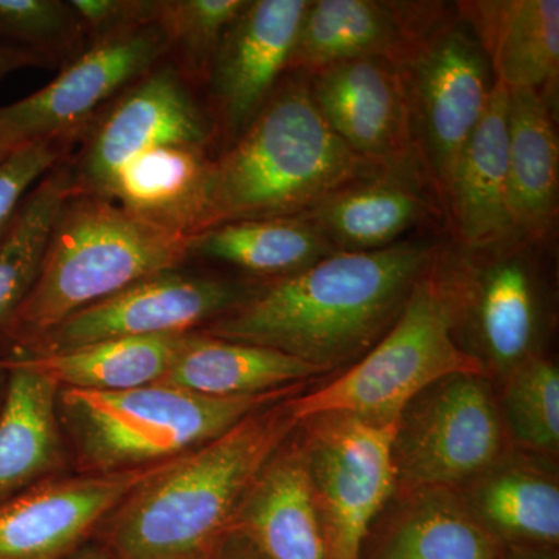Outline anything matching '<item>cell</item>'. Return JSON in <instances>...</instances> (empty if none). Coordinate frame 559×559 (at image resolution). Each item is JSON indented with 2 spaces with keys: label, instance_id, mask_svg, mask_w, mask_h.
<instances>
[{
  "label": "cell",
  "instance_id": "9c48e42d",
  "mask_svg": "<svg viewBox=\"0 0 559 559\" xmlns=\"http://www.w3.org/2000/svg\"><path fill=\"white\" fill-rule=\"evenodd\" d=\"M395 426L341 412L300 423L297 436L326 559H359L371 525L395 496Z\"/></svg>",
  "mask_w": 559,
  "mask_h": 559
},
{
  "label": "cell",
  "instance_id": "d4e9b609",
  "mask_svg": "<svg viewBox=\"0 0 559 559\" xmlns=\"http://www.w3.org/2000/svg\"><path fill=\"white\" fill-rule=\"evenodd\" d=\"M297 430L261 471L231 528L267 559H326Z\"/></svg>",
  "mask_w": 559,
  "mask_h": 559
},
{
  "label": "cell",
  "instance_id": "52a82bcc",
  "mask_svg": "<svg viewBox=\"0 0 559 559\" xmlns=\"http://www.w3.org/2000/svg\"><path fill=\"white\" fill-rule=\"evenodd\" d=\"M393 62L415 154L443 205L460 154L487 109L491 66L457 7L441 11Z\"/></svg>",
  "mask_w": 559,
  "mask_h": 559
},
{
  "label": "cell",
  "instance_id": "5b68a950",
  "mask_svg": "<svg viewBox=\"0 0 559 559\" xmlns=\"http://www.w3.org/2000/svg\"><path fill=\"white\" fill-rule=\"evenodd\" d=\"M465 307V272L457 248L443 246L419 277L392 329L370 352L319 389L290 399L299 421L349 414L390 425L417 393L454 373H485L463 349L459 329Z\"/></svg>",
  "mask_w": 559,
  "mask_h": 559
},
{
  "label": "cell",
  "instance_id": "f546056e",
  "mask_svg": "<svg viewBox=\"0 0 559 559\" xmlns=\"http://www.w3.org/2000/svg\"><path fill=\"white\" fill-rule=\"evenodd\" d=\"M500 414L511 447L557 459L559 450V370L544 355L510 371L498 390Z\"/></svg>",
  "mask_w": 559,
  "mask_h": 559
},
{
  "label": "cell",
  "instance_id": "83f0119b",
  "mask_svg": "<svg viewBox=\"0 0 559 559\" xmlns=\"http://www.w3.org/2000/svg\"><path fill=\"white\" fill-rule=\"evenodd\" d=\"M334 252L304 216L235 221L189 240L190 260L218 261L261 280L297 274Z\"/></svg>",
  "mask_w": 559,
  "mask_h": 559
},
{
  "label": "cell",
  "instance_id": "ffe728a7",
  "mask_svg": "<svg viewBox=\"0 0 559 559\" xmlns=\"http://www.w3.org/2000/svg\"><path fill=\"white\" fill-rule=\"evenodd\" d=\"M509 90L495 81L487 109L460 154L443 209L455 248L477 250L514 237L509 207Z\"/></svg>",
  "mask_w": 559,
  "mask_h": 559
},
{
  "label": "cell",
  "instance_id": "d590c367",
  "mask_svg": "<svg viewBox=\"0 0 559 559\" xmlns=\"http://www.w3.org/2000/svg\"><path fill=\"white\" fill-rule=\"evenodd\" d=\"M27 68H44V64L28 51L0 46V80L16 70Z\"/></svg>",
  "mask_w": 559,
  "mask_h": 559
},
{
  "label": "cell",
  "instance_id": "836d02e7",
  "mask_svg": "<svg viewBox=\"0 0 559 559\" xmlns=\"http://www.w3.org/2000/svg\"><path fill=\"white\" fill-rule=\"evenodd\" d=\"M87 44L159 22L162 0H69Z\"/></svg>",
  "mask_w": 559,
  "mask_h": 559
},
{
  "label": "cell",
  "instance_id": "1f68e13d",
  "mask_svg": "<svg viewBox=\"0 0 559 559\" xmlns=\"http://www.w3.org/2000/svg\"><path fill=\"white\" fill-rule=\"evenodd\" d=\"M0 46L28 51L46 69H62L90 44L69 0H0Z\"/></svg>",
  "mask_w": 559,
  "mask_h": 559
},
{
  "label": "cell",
  "instance_id": "44dd1931",
  "mask_svg": "<svg viewBox=\"0 0 559 559\" xmlns=\"http://www.w3.org/2000/svg\"><path fill=\"white\" fill-rule=\"evenodd\" d=\"M487 53L495 80L530 90L557 114L558 0H479L455 3Z\"/></svg>",
  "mask_w": 559,
  "mask_h": 559
},
{
  "label": "cell",
  "instance_id": "4fadbf2b",
  "mask_svg": "<svg viewBox=\"0 0 559 559\" xmlns=\"http://www.w3.org/2000/svg\"><path fill=\"white\" fill-rule=\"evenodd\" d=\"M215 145V130L186 79L165 60L131 84L92 120L68 156L70 194L100 197L106 183L140 150L164 140ZM76 145V146H79Z\"/></svg>",
  "mask_w": 559,
  "mask_h": 559
},
{
  "label": "cell",
  "instance_id": "4dcf8cb0",
  "mask_svg": "<svg viewBox=\"0 0 559 559\" xmlns=\"http://www.w3.org/2000/svg\"><path fill=\"white\" fill-rule=\"evenodd\" d=\"M249 0H162L159 24L171 61L191 87L205 86L224 33Z\"/></svg>",
  "mask_w": 559,
  "mask_h": 559
},
{
  "label": "cell",
  "instance_id": "ba28073f",
  "mask_svg": "<svg viewBox=\"0 0 559 559\" xmlns=\"http://www.w3.org/2000/svg\"><path fill=\"white\" fill-rule=\"evenodd\" d=\"M510 448L495 382L477 373L448 374L417 393L396 418L395 496L455 491Z\"/></svg>",
  "mask_w": 559,
  "mask_h": 559
},
{
  "label": "cell",
  "instance_id": "7402d4cb",
  "mask_svg": "<svg viewBox=\"0 0 559 559\" xmlns=\"http://www.w3.org/2000/svg\"><path fill=\"white\" fill-rule=\"evenodd\" d=\"M506 547L481 527L454 489L393 496L359 559H500Z\"/></svg>",
  "mask_w": 559,
  "mask_h": 559
},
{
  "label": "cell",
  "instance_id": "3957f363",
  "mask_svg": "<svg viewBox=\"0 0 559 559\" xmlns=\"http://www.w3.org/2000/svg\"><path fill=\"white\" fill-rule=\"evenodd\" d=\"M380 168L331 131L305 76L290 73L240 138L213 157L191 235L235 221L304 215Z\"/></svg>",
  "mask_w": 559,
  "mask_h": 559
},
{
  "label": "cell",
  "instance_id": "5bb4252c",
  "mask_svg": "<svg viewBox=\"0 0 559 559\" xmlns=\"http://www.w3.org/2000/svg\"><path fill=\"white\" fill-rule=\"evenodd\" d=\"M175 460V459H173ZM112 474H66L0 502V559H66L168 463Z\"/></svg>",
  "mask_w": 559,
  "mask_h": 559
},
{
  "label": "cell",
  "instance_id": "7c38bea8",
  "mask_svg": "<svg viewBox=\"0 0 559 559\" xmlns=\"http://www.w3.org/2000/svg\"><path fill=\"white\" fill-rule=\"evenodd\" d=\"M255 283L179 270L160 272L76 311L27 344L0 349V355H49L121 337L191 333L234 310Z\"/></svg>",
  "mask_w": 559,
  "mask_h": 559
},
{
  "label": "cell",
  "instance_id": "f1b7e54d",
  "mask_svg": "<svg viewBox=\"0 0 559 559\" xmlns=\"http://www.w3.org/2000/svg\"><path fill=\"white\" fill-rule=\"evenodd\" d=\"M70 194L66 159L36 183L0 237V336L31 293L62 202Z\"/></svg>",
  "mask_w": 559,
  "mask_h": 559
},
{
  "label": "cell",
  "instance_id": "74e56055",
  "mask_svg": "<svg viewBox=\"0 0 559 559\" xmlns=\"http://www.w3.org/2000/svg\"><path fill=\"white\" fill-rule=\"evenodd\" d=\"M500 559H559L558 550H511L506 549Z\"/></svg>",
  "mask_w": 559,
  "mask_h": 559
},
{
  "label": "cell",
  "instance_id": "6da1fadb",
  "mask_svg": "<svg viewBox=\"0 0 559 559\" xmlns=\"http://www.w3.org/2000/svg\"><path fill=\"white\" fill-rule=\"evenodd\" d=\"M443 242L403 240L371 252H334L297 274L261 280L202 333L278 349L322 371L347 369L400 318Z\"/></svg>",
  "mask_w": 559,
  "mask_h": 559
},
{
  "label": "cell",
  "instance_id": "ab89813d",
  "mask_svg": "<svg viewBox=\"0 0 559 559\" xmlns=\"http://www.w3.org/2000/svg\"><path fill=\"white\" fill-rule=\"evenodd\" d=\"M10 153H11V151L0 148V162L5 159V157L9 156Z\"/></svg>",
  "mask_w": 559,
  "mask_h": 559
},
{
  "label": "cell",
  "instance_id": "e575fe53",
  "mask_svg": "<svg viewBox=\"0 0 559 559\" xmlns=\"http://www.w3.org/2000/svg\"><path fill=\"white\" fill-rule=\"evenodd\" d=\"M207 559H267L238 530L227 533Z\"/></svg>",
  "mask_w": 559,
  "mask_h": 559
},
{
  "label": "cell",
  "instance_id": "484cf974",
  "mask_svg": "<svg viewBox=\"0 0 559 559\" xmlns=\"http://www.w3.org/2000/svg\"><path fill=\"white\" fill-rule=\"evenodd\" d=\"M322 371L278 349L221 340L191 331L170 370L157 384L210 396L237 399L310 382Z\"/></svg>",
  "mask_w": 559,
  "mask_h": 559
},
{
  "label": "cell",
  "instance_id": "ac0fdd59",
  "mask_svg": "<svg viewBox=\"0 0 559 559\" xmlns=\"http://www.w3.org/2000/svg\"><path fill=\"white\" fill-rule=\"evenodd\" d=\"M444 9L432 2L308 0L288 72L310 75L362 58L393 61Z\"/></svg>",
  "mask_w": 559,
  "mask_h": 559
},
{
  "label": "cell",
  "instance_id": "603a6c76",
  "mask_svg": "<svg viewBox=\"0 0 559 559\" xmlns=\"http://www.w3.org/2000/svg\"><path fill=\"white\" fill-rule=\"evenodd\" d=\"M9 371L0 407V502L43 481L66 476L68 447L58 419V388L25 367Z\"/></svg>",
  "mask_w": 559,
  "mask_h": 559
},
{
  "label": "cell",
  "instance_id": "8d00e7d4",
  "mask_svg": "<svg viewBox=\"0 0 559 559\" xmlns=\"http://www.w3.org/2000/svg\"><path fill=\"white\" fill-rule=\"evenodd\" d=\"M66 559H112L109 557L108 551L103 549L100 544L95 543L94 539L90 540V543L81 546L79 550L70 554Z\"/></svg>",
  "mask_w": 559,
  "mask_h": 559
},
{
  "label": "cell",
  "instance_id": "2e32d148",
  "mask_svg": "<svg viewBox=\"0 0 559 559\" xmlns=\"http://www.w3.org/2000/svg\"><path fill=\"white\" fill-rule=\"evenodd\" d=\"M304 76L320 116L356 156L381 168L421 165L395 62L362 58Z\"/></svg>",
  "mask_w": 559,
  "mask_h": 559
},
{
  "label": "cell",
  "instance_id": "f35d334b",
  "mask_svg": "<svg viewBox=\"0 0 559 559\" xmlns=\"http://www.w3.org/2000/svg\"><path fill=\"white\" fill-rule=\"evenodd\" d=\"M7 382H9V371L0 367V407H2L3 399H5Z\"/></svg>",
  "mask_w": 559,
  "mask_h": 559
},
{
  "label": "cell",
  "instance_id": "8992f818",
  "mask_svg": "<svg viewBox=\"0 0 559 559\" xmlns=\"http://www.w3.org/2000/svg\"><path fill=\"white\" fill-rule=\"evenodd\" d=\"M308 384L237 399H210L162 384L119 392L58 389L57 411L75 474L123 473L189 454Z\"/></svg>",
  "mask_w": 559,
  "mask_h": 559
},
{
  "label": "cell",
  "instance_id": "7a4b0ae2",
  "mask_svg": "<svg viewBox=\"0 0 559 559\" xmlns=\"http://www.w3.org/2000/svg\"><path fill=\"white\" fill-rule=\"evenodd\" d=\"M293 396L253 411L132 489L95 543L112 559H207L261 471L299 429Z\"/></svg>",
  "mask_w": 559,
  "mask_h": 559
},
{
  "label": "cell",
  "instance_id": "277c9868",
  "mask_svg": "<svg viewBox=\"0 0 559 559\" xmlns=\"http://www.w3.org/2000/svg\"><path fill=\"white\" fill-rule=\"evenodd\" d=\"M189 240L134 218L114 202L69 194L51 223L31 293L0 336V349L27 344L132 283L180 270L190 260Z\"/></svg>",
  "mask_w": 559,
  "mask_h": 559
},
{
  "label": "cell",
  "instance_id": "d6a6232c",
  "mask_svg": "<svg viewBox=\"0 0 559 559\" xmlns=\"http://www.w3.org/2000/svg\"><path fill=\"white\" fill-rule=\"evenodd\" d=\"M79 145V139L36 140L11 151L0 162V237L9 229L33 183L43 179Z\"/></svg>",
  "mask_w": 559,
  "mask_h": 559
},
{
  "label": "cell",
  "instance_id": "cb8c5ba5",
  "mask_svg": "<svg viewBox=\"0 0 559 559\" xmlns=\"http://www.w3.org/2000/svg\"><path fill=\"white\" fill-rule=\"evenodd\" d=\"M557 114L530 90H509V207L511 229L540 246L558 218Z\"/></svg>",
  "mask_w": 559,
  "mask_h": 559
},
{
  "label": "cell",
  "instance_id": "4316f807",
  "mask_svg": "<svg viewBox=\"0 0 559 559\" xmlns=\"http://www.w3.org/2000/svg\"><path fill=\"white\" fill-rule=\"evenodd\" d=\"M189 334L121 337L49 355L7 353L0 362L36 371L58 389L119 392L160 382Z\"/></svg>",
  "mask_w": 559,
  "mask_h": 559
},
{
  "label": "cell",
  "instance_id": "9a60e30c",
  "mask_svg": "<svg viewBox=\"0 0 559 559\" xmlns=\"http://www.w3.org/2000/svg\"><path fill=\"white\" fill-rule=\"evenodd\" d=\"M307 5L308 0H249L224 33L205 84L223 148L240 138L288 72Z\"/></svg>",
  "mask_w": 559,
  "mask_h": 559
},
{
  "label": "cell",
  "instance_id": "e0dca14e",
  "mask_svg": "<svg viewBox=\"0 0 559 559\" xmlns=\"http://www.w3.org/2000/svg\"><path fill=\"white\" fill-rule=\"evenodd\" d=\"M304 218L336 252H371L415 227L447 218L421 165L380 168L334 191Z\"/></svg>",
  "mask_w": 559,
  "mask_h": 559
},
{
  "label": "cell",
  "instance_id": "d6986e66",
  "mask_svg": "<svg viewBox=\"0 0 559 559\" xmlns=\"http://www.w3.org/2000/svg\"><path fill=\"white\" fill-rule=\"evenodd\" d=\"M557 459L510 448L455 489L481 527L506 549L558 550Z\"/></svg>",
  "mask_w": 559,
  "mask_h": 559
},
{
  "label": "cell",
  "instance_id": "8fae6325",
  "mask_svg": "<svg viewBox=\"0 0 559 559\" xmlns=\"http://www.w3.org/2000/svg\"><path fill=\"white\" fill-rule=\"evenodd\" d=\"M168 53L159 22L90 44L43 90L0 106V148L57 138L80 142L92 120Z\"/></svg>",
  "mask_w": 559,
  "mask_h": 559
},
{
  "label": "cell",
  "instance_id": "30bf717a",
  "mask_svg": "<svg viewBox=\"0 0 559 559\" xmlns=\"http://www.w3.org/2000/svg\"><path fill=\"white\" fill-rule=\"evenodd\" d=\"M536 248L516 237L484 249L457 248L465 272L460 345L492 382L540 355L549 311Z\"/></svg>",
  "mask_w": 559,
  "mask_h": 559
}]
</instances>
